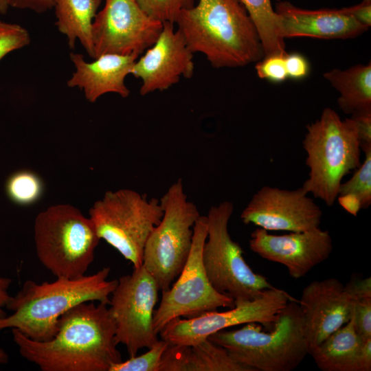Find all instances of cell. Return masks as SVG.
Here are the masks:
<instances>
[{"label": "cell", "instance_id": "1", "mask_svg": "<svg viewBox=\"0 0 371 371\" xmlns=\"http://www.w3.org/2000/svg\"><path fill=\"white\" fill-rule=\"evenodd\" d=\"M79 304L59 319L53 338L33 340L11 329L20 355L42 371H109L122 361L109 304Z\"/></svg>", "mask_w": 371, "mask_h": 371}, {"label": "cell", "instance_id": "2", "mask_svg": "<svg viewBox=\"0 0 371 371\" xmlns=\"http://www.w3.org/2000/svg\"><path fill=\"white\" fill-rule=\"evenodd\" d=\"M175 24L192 53L215 68L257 63L265 52L256 27L240 0H198Z\"/></svg>", "mask_w": 371, "mask_h": 371}, {"label": "cell", "instance_id": "3", "mask_svg": "<svg viewBox=\"0 0 371 371\" xmlns=\"http://www.w3.org/2000/svg\"><path fill=\"white\" fill-rule=\"evenodd\" d=\"M109 267L77 278H56L38 284L26 280L11 296L6 309L12 313L0 319V330L16 329L36 341L51 339L60 317L74 306L87 302L109 304L117 280H108Z\"/></svg>", "mask_w": 371, "mask_h": 371}, {"label": "cell", "instance_id": "4", "mask_svg": "<svg viewBox=\"0 0 371 371\" xmlns=\"http://www.w3.org/2000/svg\"><path fill=\"white\" fill-rule=\"evenodd\" d=\"M207 339L251 371H293L309 355L297 300L288 302L269 331L252 322L237 330L218 331Z\"/></svg>", "mask_w": 371, "mask_h": 371}, {"label": "cell", "instance_id": "5", "mask_svg": "<svg viewBox=\"0 0 371 371\" xmlns=\"http://www.w3.org/2000/svg\"><path fill=\"white\" fill-rule=\"evenodd\" d=\"M308 177L301 187L328 206L334 204L345 176L361 165V145L351 118L341 120L331 108L306 126L302 141Z\"/></svg>", "mask_w": 371, "mask_h": 371}, {"label": "cell", "instance_id": "6", "mask_svg": "<svg viewBox=\"0 0 371 371\" xmlns=\"http://www.w3.org/2000/svg\"><path fill=\"white\" fill-rule=\"evenodd\" d=\"M40 262L56 278L86 275L100 240L90 219L76 207L58 204L41 212L34 223Z\"/></svg>", "mask_w": 371, "mask_h": 371}, {"label": "cell", "instance_id": "7", "mask_svg": "<svg viewBox=\"0 0 371 371\" xmlns=\"http://www.w3.org/2000/svg\"><path fill=\"white\" fill-rule=\"evenodd\" d=\"M163 214L159 200L131 189L107 191L89 210L99 238L134 268L142 266L146 240Z\"/></svg>", "mask_w": 371, "mask_h": 371}, {"label": "cell", "instance_id": "8", "mask_svg": "<svg viewBox=\"0 0 371 371\" xmlns=\"http://www.w3.org/2000/svg\"><path fill=\"white\" fill-rule=\"evenodd\" d=\"M159 202L163 216L146 240L142 265L164 291L170 287L187 261L193 227L201 215L184 192L181 179L168 188Z\"/></svg>", "mask_w": 371, "mask_h": 371}, {"label": "cell", "instance_id": "9", "mask_svg": "<svg viewBox=\"0 0 371 371\" xmlns=\"http://www.w3.org/2000/svg\"><path fill=\"white\" fill-rule=\"evenodd\" d=\"M230 201L212 205L206 215L207 232L202 258L207 276L219 293L234 302L252 300L274 287L248 265L242 247L231 237L228 224L233 213Z\"/></svg>", "mask_w": 371, "mask_h": 371}, {"label": "cell", "instance_id": "10", "mask_svg": "<svg viewBox=\"0 0 371 371\" xmlns=\"http://www.w3.org/2000/svg\"><path fill=\"white\" fill-rule=\"evenodd\" d=\"M191 250L177 280L162 296L155 310L153 327L158 335L172 319L192 318L218 308L234 306V300L217 291L210 283L203 262V248L207 237L206 216H200L194 223Z\"/></svg>", "mask_w": 371, "mask_h": 371}, {"label": "cell", "instance_id": "11", "mask_svg": "<svg viewBox=\"0 0 371 371\" xmlns=\"http://www.w3.org/2000/svg\"><path fill=\"white\" fill-rule=\"evenodd\" d=\"M291 300L296 299L274 286L252 300L234 302V306L225 311L216 310L192 318H175L159 334L169 344L192 346L236 325L255 322L270 330Z\"/></svg>", "mask_w": 371, "mask_h": 371}, {"label": "cell", "instance_id": "12", "mask_svg": "<svg viewBox=\"0 0 371 371\" xmlns=\"http://www.w3.org/2000/svg\"><path fill=\"white\" fill-rule=\"evenodd\" d=\"M159 290L155 278L142 265L120 277L111 295L109 306L116 341L126 346L129 357L158 341L153 316Z\"/></svg>", "mask_w": 371, "mask_h": 371}, {"label": "cell", "instance_id": "13", "mask_svg": "<svg viewBox=\"0 0 371 371\" xmlns=\"http://www.w3.org/2000/svg\"><path fill=\"white\" fill-rule=\"evenodd\" d=\"M162 27L136 0H105L92 25L94 58L104 54L139 57L155 42Z\"/></svg>", "mask_w": 371, "mask_h": 371}, {"label": "cell", "instance_id": "14", "mask_svg": "<svg viewBox=\"0 0 371 371\" xmlns=\"http://www.w3.org/2000/svg\"><path fill=\"white\" fill-rule=\"evenodd\" d=\"M322 216L320 207L302 188L265 186L252 196L240 219L267 231L304 232L319 227Z\"/></svg>", "mask_w": 371, "mask_h": 371}, {"label": "cell", "instance_id": "15", "mask_svg": "<svg viewBox=\"0 0 371 371\" xmlns=\"http://www.w3.org/2000/svg\"><path fill=\"white\" fill-rule=\"evenodd\" d=\"M249 249L261 258L284 266L291 277L305 276L327 260L333 245L328 230L320 227L283 235L271 234L258 227L250 236Z\"/></svg>", "mask_w": 371, "mask_h": 371}, {"label": "cell", "instance_id": "16", "mask_svg": "<svg viewBox=\"0 0 371 371\" xmlns=\"http://www.w3.org/2000/svg\"><path fill=\"white\" fill-rule=\"evenodd\" d=\"M194 53L172 23H164L155 42L134 63L131 74L142 80L139 93L167 90L194 74Z\"/></svg>", "mask_w": 371, "mask_h": 371}, {"label": "cell", "instance_id": "17", "mask_svg": "<svg viewBox=\"0 0 371 371\" xmlns=\"http://www.w3.org/2000/svg\"><path fill=\"white\" fill-rule=\"evenodd\" d=\"M355 301L335 278L314 280L303 289L297 302L309 352L350 319Z\"/></svg>", "mask_w": 371, "mask_h": 371}, {"label": "cell", "instance_id": "18", "mask_svg": "<svg viewBox=\"0 0 371 371\" xmlns=\"http://www.w3.org/2000/svg\"><path fill=\"white\" fill-rule=\"evenodd\" d=\"M278 34L284 39L293 37L350 38L368 30L341 9L305 10L287 1L276 5Z\"/></svg>", "mask_w": 371, "mask_h": 371}, {"label": "cell", "instance_id": "19", "mask_svg": "<svg viewBox=\"0 0 371 371\" xmlns=\"http://www.w3.org/2000/svg\"><path fill=\"white\" fill-rule=\"evenodd\" d=\"M137 58L135 55L104 54L92 62H87L82 54L71 53L70 59L76 71L68 80L67 86L82 90L86 99L92 103L108 93L127 98L130 90L125 78L131 74Z\"/></svg>", "mask_w": 371, "mask_h": 371}, {"label": "cell", "instance_id": "20", "mask_svg": "<svg viewBox=\"0 0 371 371\" xmlns=\"http://www.w3.org/2000/svg\"><path fill=\"white\" fill-rule=\"evenodd\" d=\"M159 371H251L234 361L222 346L206 339L192 346L169 344Z\"/></svg>", "mask_w": 371, "mask_h": 371}, {"label": "cell", "instance_id": "21", "mask_svg": "<svg viewBox=\"0 0 371 371\" xmlns=\"http://www.w3.org/2000/svg\"><path fill=\"white\" fill-rule=\"evenodd\" d=\"M362 344L351 317L346 324L312 348L309 355L322 371H361Z\"/></svg>", "mask_w": 371, "mask_h": 371}, {"label": "cell", "instance_id": "22", "mask_svg": "<svg viewBox=\"0 0 371 371\" xmlns=\"http://www.w3.org/2000/svg\"><path fill=\"white\" fill-rule=\"evenodd\" d=\"M101 0H54L56 25L65 34L69 48L79 40L89 56L94 58L92 25Z\"/></svg>", "mask_w": 371, "mask_h": 371}, {"label": "cell", "instance_id": "23", "mask_svg": "<svg viewBox=\"0 0 371 371\" xmlns=\"http://www.w3.org/2000/svg\"><path fill=\"white\" fill-rule=\"evenodd\" d=\"M324 77L339 92L337 103L346 114L371 110V64H359L346 70L334 69Z\"/></svg>", "mask_w": 371, "mask_h": 371}, {"label": "cell", "instance_id": "24", "mask_svg": "<svg viewBox=\"0 0 371 371\" xmlns=\"http://www.w3.org/2000/svg\"><path fill=\"white\" fill-rule=\"evenodd\" d=\"M253 20L265 52V56L286 54L284 39L278 34V15L271 0H240Z\"/></svg>", "mask_w": 371, "mask_h": 371}, {"label": "cell", "instance_id": "25", "mask_svg": "<svg viewBox=\"0 0 371 371\" xmlns=\"http://www.w3.org/2000/svg\"><path fill=\"white\" fill-rule=\"evenodd\" d=\"M43 191V181L36 173L21 170L12 174L5 183L8 198L19 205H29L39 199Z\"/></svg>", "mask_w": 371, "mask_h": 371}, {"label": "cell", "instance_id": "26", "mask_svg": "<svg viewBox=\"0 0 371 371\" xmlns=\"http://www.w3.org/2000/svg\"><path fill=\"white\" fill-rule=\"evenodd\" d=\"M363 151V162L349 180L341 183L338 196H352L358 201L361 209H366L371 204V148Z\"/></svg>", "mask_w": 371, "mask_h": 371}, {"label": "cell", "instance_id": "27", "mask_svg": "<svg viewBox=\"0 0 371 371\" xmlns=\"http://www.w3.org/2000/svg\"><path fill=\"white\" fill-rule=\"evenodd\" d=\"M168 345L167 341L158 339L145 353L115 363L109 371H159L162 356Z\"/></svg>", "mask_w": 371, "mask_h": 371}, {"label": "cell", "instance_id": "28", "mask_svg": "<svg viewBox=\"0 0 371 371\" xmlns=\"http://www.w3.org/2000/svg\"><path fill=\"white\" fill-rule=\"evenodd\" d=\"M141 8L152 19L175 24L180 12L192 8L194 0H136Z\"/></svg>", "mask_w": 371, "mask_h": 371}, {"label": "cell", "instance_id": "29", "mask_svg": "<svg viewBox=\"0 0 371 371\" xmlns=\"http://www.w3.org/2000/svg\"><path fill=\"white\" fill-rule=\"evenodd\" d=\"M30 43V36L25 28L0 20V60L8 54L24 47Z\"/></svg>", "mask_w": 371, "mask_h": 371}, {"label": "cell", "instance_id": "30", "mask_svg": "<svg viewBox=\"0 0 371 371\" xmlns=\"http://www.w3.org/2000/svg\"><path fill=\"white\" fill-rule=\"evenodd\" d=\"M285 56L286 54H273L264 56L255 66L258 76L273 82L284 81L288 78Z\"/></svg>", "mask_w": 371, "mask_h": 371}, {"label": "cell", "instance_id": "31", "mask_svg": "<svg viewBox=\"0 0 371 371\" xmlns=\"http://www.w3.org/2000/svg\"><path fill=\"white\" fill-rule=\"evenodd\" d=\"M352 317L355 330L362 341L371 339V298L355 301Z\"/></svg>", "mask_w": 371, "mask_h": 371}, {"label": "cell", "instance_id": "32", "mask_svg": "<svg viewBox=\"0 0 371 371\" xmlns=\"http://www.w3.org/2000/svg\"><path fill=\"white\" fill-rule=\"evenodd\" d=\"M285 65L287 76L291 79L301 80L309 74V63L307 59L300 54H286Z\"/></svg>", "mask_w": 371, "mask_h": 371}, {"label": "cell", "instance_id": "33", "mask_svg": "<svg viewBox=\"0 0 371 371\" xmlns=\"http://www.w3.org/2000/svg\"><path fill=\"white\" fill-rule=\"evenodd\" d=\"M350 117L357 126L361 150L371 148V110L353 113Z\"/></svg>", "mask_w": 371, "mask_h": 371}, {"label": "cell", "instance_id": "34", "mask_svg": "<svg viewBox=\"0 0 371 371\" xmlns=\"http://www.w3.org/2000/svg\"><path fill=\"white\" fill-rule=\"evenodd\" d=\"M344 286L355 301L365 298H371L370 277L366 278L353 277Z\"/></svg>", "mask_w": 371, "mask_h": 371}, {"label": "cell", "instance_id": "35", "mask_svg": "<svg viewBox=\"0 0 371 371\" xmlns=\"http://www.w3.org/2000/svg\"><path fill=\"white\" fill-rule=\"evenodd\" d=\"M9 6L20 9H30L43 13L54 6V0H7Z\"/></svg>", "mask_w": 371, "mask_h": 371}, {"label": "cell", "instance_id": "36", "mask_svg": "<svg viewBox=\"0 0 371 371\" xmlns=\"http://www.w3.org/2000/svg\"><path fill=\"white\" fill-rule=\"evenodd\" d=\"M344 11L352 16L358 22L367 27L371 25V1H362L359 4L343 8Z\"/></svg>", "mask_w": 371, "mask_h": 371}, {"label": "cell", "instance_id": "37", "mask_svg": "<svg viewBox=\"0 0 371 371\" xmlns=\"http://www.w3.org/2000/svg\"><path fill=\"white\" fill-rule=\"evenodd\" d=\"M12 282L10 278L0 276V319L8 314L5 309L12 296L9 293Z\"/></svg>", "mask_w": 371, "mask_h": 371}, {"label": "cell", "instance_id": "38", "mask_svg": "<svg viewBox=\"0 0 371 371\" xmlns=\"http://www.w3.org/2000/svg\"><path fill=\"white\" fill-rule=\"evenodd\" d=\"M360 364L361 371L371 370V339L363 341L360 353Z\"/></svg>", "mask_w": 371, "mask_h": 371}, {"label": "cell", "instance_id": "39", "mask_svg": "<svg viewBox=\"0 0 371 371\" xmlns=\"http://www.w3.org/2000/svg\"><path fill=\"white\" fill-rule=\"evenodd\" d=\"M9 361V356L6 351L0 346V364H6Z\"/></svg>", "mask_w": 371, "mask_h": 371}, {"label": "cell", "instance_id": "40", "mask_svg": "<svg viewBox=\"0 0 371 371\" xmlns=\"http://www.w3.org/2000/svg\"><path fill=\"white\" fill-rule=\"evenodd\" d=\"M8 7L9 5L7 3V0H0V14H5L7 12Z\"/></svg>", "mask_w": 371, "mask_h": 371}, {"label": "cell", "instance_id": "41", "mask_svg": "<svg viewBox=\"0 0 371 371\" xmlns=\"http://www.w3.org/2000/svg\"><path fill=\"white\" fill-rule=\"evenodd\" d=\"M363 1H371V0H363Z\"/></svg>", "mask_w": 371, "mask_h": 371}]
</instances>
